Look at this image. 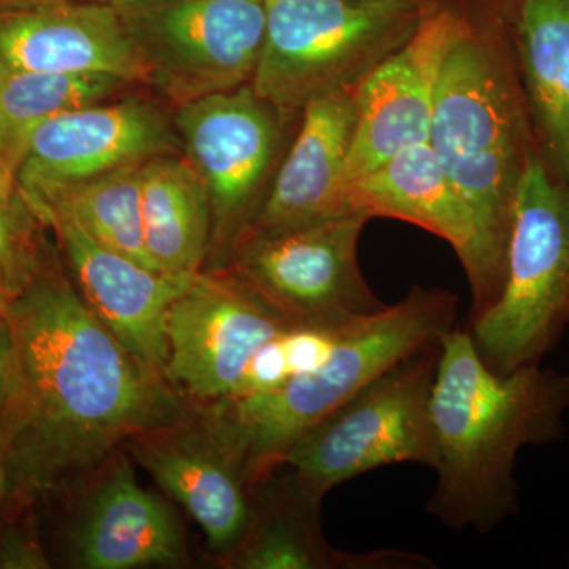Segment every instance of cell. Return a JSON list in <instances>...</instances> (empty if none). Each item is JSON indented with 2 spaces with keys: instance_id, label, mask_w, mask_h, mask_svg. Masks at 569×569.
Returning <instances> with one entry per match:
<instances>
[{
  "instance_id": "1",
  "label": "cell",
  "mask_w": 569,
  "mask_h": 569,
  "mask_svg": "<svg viewBox=\"0 0 569 569\" xmlns=\"http://www.w3.org/2000/svg\"><path fill=\"white\" fill-rule=\"evenodd\" d=\"M6 323L13 372L0 436L22 493L50 492L122 441L182 418L174 388L116 339L48 249Z\"/></svg>"
},
{
  "instance_id": "2",
  "label": "cell",
  "mask_w": 569,
  "mask_h": 569,
  "mask_svg": "<svg viewBox=\"0 0 569 569\" xmlns=\"http://www.w3.org/2000/svg\"><path fill=\"white\" fill-rule=\"evenodd\" d=\"M567 406V378L533 365L496 372L468 329L448 331L430 400L438 481L427 511L451 529H493L515 507L516 455L548 440Z\"/></svg>"
},
{
  "instance_id": "3",
  "label": "cell",
  "mask_w": 569,
  "mask_h": 569,
  "mask_svg": "<svg viewBox=\"0 0 569 569\" xmlns=\"http://www.w3.org/2000/svg\"><path fill=\"white\" fill-rule=\"evenodd\" d=\"M456 317L455 295L413 287L397 305L348 326L316 369L264 395L213 402L203 425L241 460L247 485L257 488L299 438L397 362L455 329Z\"/></svg>"
},
{
  "instance_id": "4",
  "label": "cell",
  "mask_w": 569,
  "mask_h": 569,
  "mask_svg": "<svg viewBox=\"0 0 569 569\" xmlns=\"http://www.w3.org/2000/svg\"><path fill=\"white\" fill-rule=\"evenodd\" d=\"M266 36L250 86L280 112L353 91L413 36L419 0H266Z\"/></svg>"
},
{
  "instance_id": "5",
  "label": "cell",
  "mask_w": 569,
  "mask_h": 569,
  "mask_svg": "<svg viewBox=\"0 0 569 569\" xmlns=\"http://www.w3.org/2000/svg\"><path fill=\"white\" fill-rule=\"evenodd\" d=\"M569 307V190L529 149L520 173L503 284L470 331L496 372L533 365Z\"/></svg>"
},
{
  "instance_id": "6",
  "label": "cell",
  "mask_w": 569,
  "mask_h": 569,
  "mask_svg": "<svg viewBox=\"0 0 569 569\" xmlns=\"http://www.w3.org/2000/svg\"><path fill=\"white\" fill-rule=\"evenodd\" d=\"M440 353L441 339L419 348L299 438L282 462L298 488L321 501L340 482L376 468H436L430 400Z\"/></svg>"
},
{
  "instance_id": "7",
  "label": "cell",
  "mask_w": 569,
  "mask_h": 569,
  "mask_svg": "<svg viewBox=\"0 0 569 569\" xmlns=\"http://www.w3.org/2000/svg\"><path fill=\"white\" fill-rule=\"evenodd\" d=\"M148 82L176 104L250 84L266 36V0L114 2Z\"/></svg>"
},
{
  "instance_id": "8",
  "label": "cell",
  "mask_w": 569,
  "mask_h": 569,
  "mask_svg": "<svg viewBox=\"0 0 569 569\" xmlns=\"http://www.w3.org/2000/svg\"><path fill=\"white\" fill-rule=\"evenodd\" d=\"M369 220L348 213L242 239L233 277L293 328L337 329L365 320L387 307L359 269L358 242Z\"/></svg>"
},
{
  "instance_id": "9",
  "label": "cell",
  "mask_w": 569,
  "mask_h": 569,
  "mask_svg": "<svg viewBox=\"0 0 569 569\" xmlns=\"http://www.w3.org/2000/svg\"><path fill=\"white\" fill-rule=\"evenodd\" d=\"M467 0H419L413 36L355 89L353 141L343 193L397 152L429 141L438 77L466 18ZM348 206V204H347Z\"/></svg>"
},
{
  "instance_id": "10",
  "label": "cell",
  "mask_w": 569,
  "mask_h": 569,
  "mask_svg": "<svg viewBox=\"0 0 569 569\" xmlns=\"http://www.w3.org/2000/svg\"><path fill=\"white\" fill-rule=\"evenodd\" d=\"M290 328L234 277L198 272L168 309L164 378L211 406L233 395L258 348Z\"/></svg>"
},
{
  "instance_id": "11",
  "label": "cell",
  "mask_w": 569,
  "mask_h": 569,
  "mask_svg": "<svg viewBox=\"0 0 569 569\" xmlns=\"http://www.w3.org/2000/svg\"><path fill=\"white\" fill-rule=\"evenodd\" d=\"M279 110L247 84L179 107L174 123L200 176L216 234L238 241L279 146Z\"/></svg>"
},
{
  "instance_id": "12",
  "label": "cell",
  "mask_w": 569,
  "mask_h": 569,
  "mask_svg": "<svg viewBox=\"0 0 569 569\" xmlns=\"http://www.w3.org/2000/svg\"><path fill=\"white\" fill-rule=\"evenodd\" d=\"M32 206L54 231L86 305L138 361L164 378L168 309L194 274L153 271L100 244L66 213Z\"/></svg>"
},
{
  "instance_id": "13",
  "label": "cell",
  "mask_w": 569,
  "mask_h": 569,
  "mask_svg": "<svg viewBox=\"0 0 569 569\" xmlns=\"http://www.w3.org/2000/svg\"><path fill=\"white\" fill-rule=\"evenodd\" d=\"M351 212L391 217L445 239L466 268L478 317L498 298L501 276L490 261L470 209L429 141L397 152L347 189Z\"/></svg>"
},
{
  "instance_id": "14",
  "label": "cell",
  "mask_w": 569,
  "mask_h": 569,
  "mask_svg": "<svg viewBox=\"0 0 569 569\" xmlns=\"http://www.w3.org/2000/svg\"><path fill=\"white\" fill-rule=\"evenodd\" d=\"M160 110L142 100L97 103L37 123L26 138L18 183H69L174 151Z\"/></svg>"
},
{
  "instance_id": "15",
  "label": "cell",
  "mask_w": 569,
  "mask_h": 569,
  "mask_svg": "<svg viewBox=\"0 0 569 569\" xmlns=\"http://www.w3.org/2000/svg\"><path fill=\"white\" fill-rule=\"evenodd\" d=\"M0 63L56 73H108L148 81L132 36L114 3L54 0L0 13Z\"/></svg>"
},
{
  "instance_id": "16",
  "label": "cell",
  "mask_w": 569,
  "mask_h": 569,
  "mask_svg": "<svg viewBox=\"0 0 569 569\" xmlns=\"http://www.w3.org/2000/svg\"><path fill=\"white\" fill-rule=\"evenodd\" d=\"M132 452L203 529L209 546L233 552L252 519L244 468L203 426L156 427L132 438Z\"/></svg>"
},
{
  "instance_id": "17",
  "label": "cell",
  "mask_w": 569,
  "mask_h": 569,
  "mask_svg": "<svg viewBox=\"0 0 569 569\" xmlns=\"http://www.w3.org/2000/svg\"><path fill=\"white\" fill-rule=\"evenodd\" d=\"M353 93H328L306 104L301 129L268 198L238 242L358 213L348 209L342 187L355 133Z\"/></svg>"
},
{
  "instance_id": "18",
  "label": "cell",
  "mask_w": 569,
  "mask_h": 569,
  "mask_svg": "<svg viewBox=\"0 0 569 569\" xmlns=\"http://www.w3.org/2000/svg\"><path fill=\"white\" fill-rule=\"evenodd\" d=\"M73 541L74 560L88 569L178 565L186 553L173 512L138 485L127 460L93 492Z\"/></svg>"
},
{
  "instance_id": "19",
  "label": "cell",
  "mask_w": 569,
  "mask_h": 569,
  "mask_svg": "<svg viewBox=\"0 0 569 569\" xmlns=\"http://www.w3.org/2000/svg\"><path fill=\"white\" fill-rule=\"evenodd\" d=\"M321 501L298 488L293 477L261 493L244 538L233 550L241 569H429L421 553L383 549L342 552L326 542L318 523Z\"/></svg>"
},
{
  "instance_id": "20",
  "label": "cell",
  "mask_w": 569,
  "mask_h": 569,
  "mask_svg": "<svg viewBox=\"0 0 569 569\" xmlns=\"http://www.w3.org/2000/svg\"><path fill=\"white\" fill-rule=\"evenodd\" d=\"M144 244L152 263L168 274L200 272L212 216L203 181L189 160L171 153L141 167Z\"/></svg>"
},
{
  "instance_id": "21",
  "label": "cell",
  "mask_w": 569,
  "mask_h": 569,
  "mask_svg": "<svg viewBox=\"0 0 569 569\" xmlns=\"http://www.w3.org/2000/svg\"><path fill=\"white\" fill-rule=\"evenodd\" d=\"M512 29L531 108L569 176V0H516Z\"/></svg>"
},
{
  "instance_id": "22",
  "label": "cell",
  "mask_w": 569,
  "mask_h": 569,
  "mask_svg": "<svg viewBox=\"0 0 569 569\" xmlns=\"http://www.w3.org/2000/svg\"><path fill=\"white\" fill-rule=\"evenodd\" d=\"M141 167L130 164L69 183H18L32 204L69 216L96 241L159 271L144 244Z\"/></svg>"
},
{
  "instance_id": "23",
  "label": "cell",
  "mask_w": 569,
  "mask_h": 569,
  "mask_svg": "<svg viewBox=\"0 0 569 569\" xmlns=\"http://www.w3.org/2000/svg\"><path fill=\"white\" fill-rule=\"evenodd\" d=\"M129 82L108 73H56L0 63V110L20 141L22 156L26 138L37 123L102 103Z\"/></svg>"
},
{
  "instance_id": "24",
  "label": "cell",
  "mask_w": 569,
  "mask_h": 569,
  "mask_svg": "<svg viewBox=\"0 0 569 569\" xmlns=\"http://www.w3.org/2000/svg\"><path fill=\"white\" fill-rule=\"evenodd\" d=\"M41 227L44 223L20 186L0 197V280L13 296L36 274L47 250Z\"/></svg>"
},
{
  "instance_id": "25",
  "label": "cell",
  "mask_w": 569,
  "mask_h": 569,
  "mask_svg": "<svg viewBox=\"0 0 569 569\" xmlns=\"http://www.w3.org/2000/svg\"><path fill=\"white\" fill-rule=\"evenodd\" d=\"M291 377L284 359L280 335L258 348L249 365L242 372L241 380L236 387L233 395L227 399H241V397L264 395L282 387L284 381Z\"/></svg>"
},
{
  "instance_id": "26",
  "label": "cell",
  "mask_w": 569,
  "mask_h": 569,
  "mask_svg": "<svg viewBox=\"0 0 569 569\" xmlns=\"http://www.w3.org/2000/svg\"><path fill=\"white\" fill-rule=\"evenodd\" d=\"M0 568L44 569L48 560L36 539L11 530L0 541Z\"/></svg>"
},
{
  "instance_id": "27",
  "label": "cell",
  "mask_w": 569,
  "mask_h": 569,
  "mask_svg": "<svg viewBox=\"0 0 569 569\" xmlns=\"http://www.w3.org/2000/svg\"><path fill=\"white\" fill-rule=\"evenodd\" d=\"M11 372H13V350L7 323L0 329V417L6 410L11 387Z\"/></svg>"
},
{
  "instance_id": "28",
  "label": "cell",
  "mask_w": 569,
  "mask_h": 569,
  "mask_svg": "<svg viewBox=\"0 0 569 569\" xmlns=\"http://www.w3.org/2000/svg\"><path fill=\"white\" fill-rule=\"evenodd\" d=\"M0 157L7 160L18 173V167H20L21 160V146L17 134H14L9 122H7L2 110H0Z\"/></svg>"
},
{
  "instance_id": "29",
  "label": "cell",
  "mask_w": 569,
  "mask_h": 569,
  "mask_svg": "<svg viewBox=\"0 0 569 569\" xmlns=\"http://www.w3.org/2000/svg\"><path fill=\"white\" fill-rule=\"evenodd\" d=\"M18 187V173L7 160L0 157V197L13 192Z\"/></svg>"
},
{
  "instance_id": "30",
  "label": "cell",
  "mask_w": 569,
  "mask_h": 569,
  "mask_svg": "<svg viewBox=\"0 0 569 569\" xmlns=\"http://www.w3.org/2000/svg\"><path fill=\"white\" fill-rule=\"evenodd\" d=\"M10 485V470H9V456H7L6 441L0 436V503L6 496L7 489Z\"/></svg>"
},
{
  "instance_id": "31",
  "label": "cell",
  "mask_w": 569,
  "mask_h": 569,
  "mask_svg": "<svg viewBox=\"0 0 569 569\" xmlns=\"http://www.w3.org/2000/svg\"><path fill=\"white\" fill-rule=\"evenodd\" d=\"M48 2H54V0H0V13L2 11L28 9V7Z\"/></svg>"
},
{
  "instance_id": "32",
  "label": "cell",
  "mask_w": 569,
  "mask_h": 569,
  "mask_svg": "<svg viewBox=\"0 0 569 569\" xmlns=\"http://www.w3.org/2000/svg\"><path fill=\"white\" fill-rule=\"evenodd\" d=\"M11 298H13V295H11L9 287L0 280V329L6 326Z\"/></svg>"
},
{
  "instance_id": "33",
  "label": "cell",
  "mask_w": 569,
  "mask_h": 569,
  "mask_svg": "<svg viewBox=\"0 0 569 569\" xmlns=\"http://www.w3.org/2000/svg\"><path fill=\"white\" fill-rule=\"evenodd\" d=\"M102 2L114 3V2H121V0H102Z\"/></svg>"
}]
</instances>
